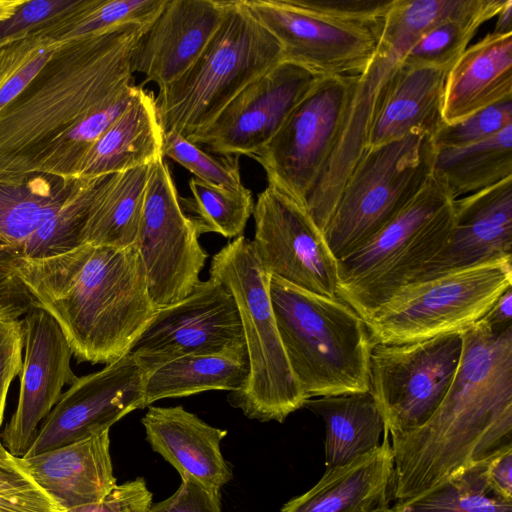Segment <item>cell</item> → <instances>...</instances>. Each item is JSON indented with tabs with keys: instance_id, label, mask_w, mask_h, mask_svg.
Instances as JSON below:
<instances>
[{
	"instance_id": "cell-48",
	"label": "cell",
	"mask_w": 512,
	"mask_h": 512,
	"mask_svg": "<svg viewBox=\"0 0 512 512\" xmlns=\"http://www.w3.org/2000/svg\"><path fill=\"white\" fill-rule=\"evenodd\" d=\"M486 480L493 494L505 500H512V446L489 458Z\"/></svg>"
},
{
	"instance_id": "cell-51",
	"label": "cell",
	"mask_w": 512,
	"mask_h": 512,
	"mask_svg": "<svg viewBox=\"0 0 512 512\" xmlns=\"http://www.w3.org/2000/svg\"><path fill=\"white\" fill-rule=\"evenodd\" d=\"M27 0H0V21L14 16Z\"/></svg>"
},
{
	"instance_id": "cell-13",
	"label": "cell",
	"mask_w": 512,
	"mask_h": 512,
	"mask_svg": "<svg viewBox=\"0 0 512 512\" xmlns=\"http://www.w3.org/2000/svg\"><path fill=\"white\" fill-rule=\"evenodd\" d=\"M180 203L163 156L150 165L136 247L157 309L186 298L201 281L208 254Z\"/></svg>"
},
{
	"instance_id": "cell-38",
	"label": "cell",
	"mask_w": 512,
	"mask_h": 512,
	"mask_svg": "<svg viewBox=\"0 0 512 512\" xmlns=\"http://www.w3.org/2000/svg\"><path fill=\"white\" fill-rule=\"evenodd\" d=\"M61 43L30 35L0 48V110L28 86Z\"/></svg>"
},
{
	"instance_id": "cell-33",
	"label": "cell",
	"mask_w": 512,
	"mask_h": 512,
	"mask_svg": "<svg viewBox=\"0 0 512 512\" xmlns=\"http://www.w3.org/2000/svg\"><path fill=\"white\" fill-rule=\"evenodd\" d=\"M165 1L77 0L72 7L40 25L34 35L65 42L128 23L150 25Z\"/></svg>"
},
{
	"instance_id": "cell-50",
	"label": "cell",
	"mask_w": 512,
	"mask_h": 512,
	"mask_svg": "<svg viewBox=\"0 0 512 512\" xmlns=\"http://www.w3.org/2000/svg\"><path fill=\"white\" fill-rule=\"evenodd\" d=\"M496 17V25L492 33L501 35L512 34V0H506Z\"/></svg>"
},
{
	"instance_id": "cell-24",
	"label": "cell",
	"mask_w": 512,
	"mask_h": 512,
	"mask_svg": "<svg viewBox=\"0 0 512 512\" xmlns=\"http://www.w3.org/2000/svg\"><path fill=\"white\" fill-rule=\"evenodd\" d=\"M20 466L65 512L100 501L117 484L109 431L31 457Z\"/></svg>"
},
{
	"instance_id": "cell-36",
	"label": "cell",
	"mask_w": 512,
	"mask_h": 512,
	"mask_svg": "<svg viewBox=\"0 0 512 512\" xmlns=\"http://www.w3.org/2000/svg\"><path fill=\"white\" fill-rule=\"evenodd\" d=\"M188 184L192 197L180 198V203L199 235L218 233L234 239L242 236L255 204L248 188L227 189L195 177Z\"/></svg>"
},
{
	"instance_id": "cell-43",
	"label": "cell",
	"mask_w": 512,
	"mask_h": 512,
	"mask_svg": "<svg viewBox=\"0 0 512 512\" xmlns=\"http://www.w3.org/2000/svg\"><path fill=\"white\" fill-rule=\"evenodd\" d=\"M77 0H27L11 18L0 21V48L30 35L45 21L72 7Z\"/></svg>"
},
{
	"instance_id": "cell-15",
	"label": "cell",
	"mask_w": 512,
	"mask_h": 512,
	"mask_svg": "<svg viewBox=\"0 0 512 512\" xmlns=\"http://www.w3.org/2000/svg\"><path fill=\"white\" fill-rule=\"evenodd\" d=\"M252 215L256 254L271 276L337 297L338 260L306 204L268 183L258 194Z\"/></svg>"
},
{
	"instance_id": "cell-28",
	"label": "cell",
	"mask_w": 512,
	"mask_h": 512,
	"mask_svg": "<svg viewBox=\"0 0 512 512\" xmlns=\"http://www.w3.org/2000/svg\"><path fill=\"white\" fill-rule=\"evenodd\" d=\"M163 133L155 96L139 86L133 101L84 156L77 177L112 175L152 164L163 156Z\"/></svg>"
},
{
	"instance_id": "cell-46",
	"label": "cell",
	"mask_w": 512,
	"mask_h": 512,
	"mask_svg": "<svg viewBox=\"0 0 512 512\" xmlns=\"http://www.w3.org/2000/svg\"><path fill=\"white\" fill-rule=\"evenodd\" d=\"M23 336L19 319H0V426L9 386L20 375L23 358Z\"/></svg>"
},
{
	"instance_id": "cell-11",
	"label": "cell",
	"mask_w": 512,
	"mask_h": 512,
	"mask_svg": "<svg viewBox=\"0 0 512 512\" xmlns=\"http://www.w3.org/2000/svg\"><path fill=\"white\" fill-rule=\"evenodd\" d=\"M106 176L0 177V243L21 259L51 257L82 245L91 201Z\"/></svg>"
},
{
	"instance_id": "cell-52",
	"label": "cell",
	"mask_w": 512,
	"mask_h": 512,
	"mask_svg": "<svg viewBox=\"0 0 512 512\" xmlns=\"http://www.w3.org/2000/svg\"><path fill=\"white\" fill-rule=\"evenodd\" d=\"M15 459V456L11 455L10 452L5 448L0 440V463L10 462Z\"/></svg>"
},
{
	"instance_id": "cell-49",
	"label": "cell",
	"mask_w": 512,
	"mask_h": 512,
	"mask_svg": "<svg viewBox=\"0 0 512 512\" xmlns=\"http://www.w3.org/2000/svg\"><path fill=\"white\" fill-rule=\"evenodd\" d=\"M481 320L494 331H503L512 327V287L497 299Z\"/></svg>"
},
{
	"instance_id": "cell-22",
	"label": "cell",
	"mask_w": 512,
	"mask_h": 512,
	"mask_svg": "<svg viewBox=\"0 0 512 512\" xmlns=\"http://www.w3.org/2000/svg\"><path fill=\"white\" fill-rule=\"evenodd\" d=\"M511 252L512 177L454 199L449 238L419 279L495 259L512 258Z\"/></svg>"
},
{
	"instance_id": "cell-2",
	"label": "cell",
	"mask_w": 512,
	"mask_h": 512,
	"mask_svg": "<svg viewBox=\"0 0 512 512\" xmlns=\"http://www.w3.org/2000/svg\"><path fill=\"white\" fill-rule=\"evenodd\" d=\"M16 270L78 362L107 365L127 355L157 310L136 245L82 244L42 259L18 258Z\"/></svg>"
},
{
	"instance_id": "cell-6",
	"label": "cell",
	"mask_w": 512,
	"mask_h": 512,
	"mask_svg": "<svg viewBox=\"0 0 512 512\" xmlns=\"http://www.w3.org/2000/svg\"><path fill=\"white\" fill-rule=\"evenodd\" d=\"M209 275L234 297L249 358L247 382L230 392L228 401L249 419L283 423L308 397L288 362L270 298L271 275L253 241L243 235L233 239L212 257Z\"/></svg>"
},
{
	"instance_id": "cell-8",
	"label": "cell",
	"mask_w": 512,
	"mask_h": 512,
	"mask_svg": "<svg viewBox=\"0 0 512 512\" xmlns=\"http://www.w3.org/2000/svg\"><path fill=\"white\" fill-rule=\"evenodd\" d=\"M435 153L433 136L426 133L364 150L323 232L337 260L371 238L425 187Z\"/></svg>"
},
{
	"instance_id": "cell-5",
	"label": "cell",
	"mask_w": 512,
	"mask_h": 512,
	"mask_svg": "<svg viewBox=\"0 0 512 512\" xmlns=\"http://www.w3.org/2000/svg\"><path fill=\"white\" fill-rule=\"evenodd\" d=\"M283 59L277 39L243 0H230L216 33L193 65L159 89L156 109L163 132L188 141L205 130L251 82Z\"/></svg>"
},
{
	"instance_id": "cell-1",
	"label": "cell",
	"mask_w": 512,
	"mask_h": 512,
	"mask_svg": "<svg viewBox=\"0 0 512 512\" xmlns=\"http://www.w3.org/2000/svg\"><path fill=\"white\" fill-rule=\"evenodd\" d=\"M461 334L460 363L437 410L390 436L396 503L512 446V327L494 331L480 320Z\"/></svg>"
},
{
	"instance_id": "cell-23",
	"label": "cell",
	"mask_w": 512,
	"mask_h": 512,
	"mask_svg": "<svg viewBox=\"0 0 512 512\" xmlns=\"http://www.w3.org/2000/svg\"><path fill=\"white\" fill-rule=\"evenodd\" d=\"M372 451L342 465L327 467L307 492L280 512H394L395 467L390 435Z\"/></svg>"
},
{
	"instance_id": "cell-39",
	"label": "cell",
	"mask_w": 512,
	"mask_h": 512,
	"mask_svg": "<svg viewBox=\"0 0 512 512\" xmlns=\"http://www.w3.org/2000/svg\"><path fill=\"white\" fill-rule=\"evenodd\" d=\"M162 153L202 182L233 190L244 187L238 156H213L174 131L163 133Z\"/></svg>"
},
{
	"instance_id": "cell-26",
	"label": "cell",
	"mask_w": 512,
	"mask_h": 512,
	"mask_svg": "<svg viewBox=\"0 0 512 512\" xmlns=\"http://www.w3.org/2000/svg\"><path fill=\"white\" fill-rule=\"evenodd\" d=\"M449 70L401 62L377 108L367 147L395 141L411 133L434 136L445 124L443 104Z\"/></svg>"
},
{
	"instance_id": "cell-16",
	"label": "cell",
	"mask_w": 512,
	"mask_h": 512,
	"mask_svg": "<svg viewBox=\"0 0 512 512\" xmlns=\"http://www.w3.org/2000/svg\"><path fill=\"white\" fill-rule=\"evenodd\" d=\"M243 343L234 297L209 277L186 298L157 309L128 354L148 375L177 358L217 353Z\"/></svg>"
},
{
	"instance_id": "cell-14",
	"label": "cell",
	"mask_w": 512,
	"mask_h": 512,
	"mask_svg": "<svg viewBox=\"0 0 512 512\" xmlns=\"http://www.w3.org/2000/svg\"><path fill=\"white\" fill-rule=\"evenodd\" d=\"M354 77H322L253 158L268 183L306 204L331 153Z\"/></svg>"
},
{
	"instance_id": "cell-40",
	"label": "cell",
	"mask_w": 512,
	"mask_h": 512,
	"mask_svg": "<svg viewBox=\"0 0 512 512\" xmlns=\"http://www.w3.org/2000/svg\"><path fill=\"white\" fill-rule=\"evenodd\" d=\"M512 126V99L483 108L451 124H444L433 136L436 148L471 145Z\"/></svg>"
},
{
	"instance_id": "cell-12",
	"label": "cell",
	"mask_w": 512,
	"mask_h": 512,
	"mask_svg": "<svg viewBox=\"0 0 512 512\" xmlns=\"http://www.w3.org/2000/svg\"><path fill=\"white\" fill-rule=\"evenodd\" d=\"M461 332L403 344H373L369 392L390 436L411 432L434 414L460 363Z\"/></svg>"
},
{
	"instance_id": "cell-3",
	"label": "cell",
	"mask_w": 512,
	"mask_h": 512,
	"mask_svg": "<svg viewBox=\"0 0 512 512\" xmlns=\"http://www.w3.org/2000/svg\"><path fill=\"white\" fill-rule=\"evenodd\" d=\"M149 25L128 23L62 42L28 86L0 110V177L38 173L95 107L133 83L131 56Z\"/></svg>"
},
{
	"instance_id": "cell-17",
	"label": "cell",
	"mask_w": 512,
	"mask_h": 512,
	"mask_svg": "<svg viewBox=\"0 0 512 512\" xmlns=\"http://www.w3.org/2000/svg\"><path fill=\"white\" fill-rule=\"evenodd\" d=\"M243 1L281 45L282 60L320 77L362 74L373 58L384 24L337 21L296 8L286 0Z\"/></svg>"
},
{
	"instance_id": "cell-42",
	"label": "cell",
	"mask_w": 512,
	"mask_h": 512,
	"mask_svg": "<svg viewBox=\"0 0 512 512\" xmlns=\"http://www.w3.org/2000/svg\"><path fill=\"white\" fill-rule=\"evenodd\" d=\"M290 5L337 21L381 24L394 0H286Z\"/></svg>"
},
{
	"instance_id": "cell-4",
	"label": "cell",
	"mask_w": 512,
	"mask_h": 512,
	"mask_svg": "<svg viewBox=\"0 0 512 512\" xmlns=\"http://www.w3.org/2000/svg\"><path fill=\"white\" fill-rule=\"evenodd\" d=\"M280 338L308 399L369 392L373 344L365 320L338 297L270 277Z\"/></svg>"
},
{
	"instance_id": "cell-9",
	"label": "cell",
	"mask_w": 512,
	"mask_h": 512,
	"mask_svg": "<svg viewBox=\"0 0 512 512\" xmlns=\"http://www.w3.org/2000/svg\"><path fill=\"white\" fill-rule=\"evenodd\" d=\"M511 260L495 259L404 285L365 321L371 343H411L473 326L512 287Z\"/></svg>"
},
{
	"instance_id": "cell-18",
	"label": "cell",
	"mask_w": 512,
	"mask_h": 512,
	"mask_svg": "<svg viewBox=\"0 0 512 512\" xmlns=\"http://www.w3.org/2000/svg\"><path fill=\"white\" fill-rule=\"evenodd\" d=\"M146 373L127 354L101 370L78 377L42 421L23 457H31L109 431L144 407Z\"/></svg>"
},
{
	"instance_id": "cell-30",
	"label": "cell",
	"mask_w": 512,
	"mask_h": 512,
	"mask_svg": "<svg viewBox=\"0 0 512 512\" xmlns=\"http://www.w3.org/2000/svg\"><path fill=\"white\" fill-rule=\"evenodd\" d=\"M150 165L104 178L91 201L82 244L116 248L135 245Z\"/></svg>"
},
{
	"instance_id": "cell-35",
	"label": "cell",
	"mask_w": 512,
	"mask_h": 512,
	"mask_svg": "<svg viewBox=\"0 0 512 512\" xmlns=\"http://www.w3.org/2000/svg\"><path fill=\"white\" fill-rule=\"evenodd\" d=\"M489 458L472 464L425 492L395 503L394 512H512V500L493 494L486 480Z\"/></svg>"
},
{
	"instance_id": "cell-44",
	"label": "cell",
	"mask_w": 512,
	"mask_h": 512,
	"mask_svg": "<svg viewBox=\"0 0 512 512\" xmlns=\"http://www.w3.org/2000/svg\"><path fill=\"white\" fill-rule=\"evenodd\" d=\"M18 256L0 243V319H19L35 303L16 270Z\"/></svg>"
},
{
	"instance_id": "cell-21",
	"label": "cell",
	"mask_w": 512,
	"mask_h": 512,
	"mask_svg": "<svg viewBox=\"0 0 512 512\" xmlns=\"http://www.w3.org/2000/svg\"><path fill=\"white\" fill-rule=\"evenodd\" d=\"M230 1L166 0L145 29L131 56L132 73L158 89L181 77L204 51Z\"/></svg>"
},
{
	"instance_id": "cell-29",
	"label": "cell",
	"mask_w": 512,
	"mask_h": 512,
	"mask_svg": "<svg viewBox=\"0 0 512 512\" xmlns=\"http://www.w3.org/2000/svg\"><path fill=\"white\" fill-rule=\"evenodd\" d=\"M249 371L245 343L217 353L177 358L146 376L144 407L161 399L209 390L239 391L245 386Z\"/></svg>"
},
{
	"instance_id": "cell-7",
	"label": "cell",
	"mask_w": 512,
	"mask_h": 512,
	"mask_svg": "<svg viewBox=\"0 0 512 512\" xmlns=\"http://www.w3.org/2000/svg\"><path fill=\"white\" fill-rule=\"evenodd\" d=\"M453 201L432 175L391 221L338 259L336 296L369 320L398 289L419 279L442 250L453 227Z\"/></svg>"
},
{
	"instance_id": "cell-19",
	"label": "cell",
	"mask_w": 512,
	"mask_h": 512,
	"mask_svg": "<svg viewBox=\"0 0 512 512\" xmlns=\"http://www.w3.org/2000/svg\"><path fill=\"white\" fill-rule=\"evenodd\" d=\"M320 78L282 60L247 85L190 142L205 145L217 155L251 157L274 137Z\"/></svg>"
},
{
	"instance_id": "cell-32",
	"label": "cell",
	"mask_w": 512,
	"mask_h": 512,
	"mask_svg": "<svg viewBox=\"0 0 512 512\" xmlns=\"http://www.w3.org/2000/svg\"><path fill=\"white\" fill-rule=\"evenodd\" d=\"M433 175L454 199L512 177V126L471 145L436 148Z\"/></svg>"
},
{
	"instance_id": "cell-25",
	"label": "cell",
	"mask_w": 512,
	"mask_h": 512,
	"mask_svg": "<svg viewBox=\"0 0 512 512\" xmlns=\"http://www.w3.org/2000/svg\"><path fill=\"white\" fill-rule=\"evenodd\" d=\"M146 439L179 473L220 489L232 478L221 441L228 431L213 427L182 406H148L141 419Z\"/></svg>"
},
{
	"instance_id": "cell-34",
	"label": "cell",
	"mask_w": 512,
	"mask_h": 512,
	"mask_svg": "<svg viewBox=\"0 0 512 512\" xmlns=\"http://www.w3.org/2000/svg\"><path fill=\"white\" fill-rule=\"evenodd\" d=\"M506 0H469L460 11L422 34L405 54L409 66L451 68L479 27L496 17Z\"/></svg>"
},
{
	"instance_id": "cell-27",
	"label": "cell",
	"mask_w": 512,
	"mask_h": 512,
	"mask_svg": "<svg viewBox=\"0 0 512 512\" xmlns=\"http://www.w3.org/2000/svg\"><path fill=\"white\" fill-rule=\"evenodd\" d=\"M512 99V34L489 33L450 68L443 104L445 124Z\"/></svg>"
},
{
	"instance_id": "cell-10",
	"label": "cell",
	"mask_w": 512,
	"mask_h": 512,
	"mask_svg": "<svg viewBox=\"0 0 512 512\" xmlns=\"http://www.w3.org/2000/svg\"><path fill=\"white\" fill-rule=\"evenodd\" d=\"M432 26V15L422 2L394 0L373 58L365 71L354 77L331 153L306 199L307 209L322 231L367 147L373 118L393 74L410 47Z\"/></svg>"
},
{
	"instance_id": "cell-45",
	"label": "cell",
	"mask_w": 512,
	"mask_h": 512,
	"mask_svg": "<svg viewBox=\"0 0 512 512\" xmlns=\"http://www.w3.org/2000/svg\"><path fill=\"white\" fill-rule=\"evenodd\" d=\"M149 512H222L220 489L191 476L182 477L178 489L167 499L152 504Z\"/></svg>"
},
{
	"instance_id": "cell-41",
	"label": "cell",
	"mask_w": 512,
	"mask_h": 512,
	"mask_svg": "<svg viewBox=\"0 0 512 512\" xmlns=\"http://www.w3.org/2000/svg\"><path fill=\"white\" fill-rule=\"evenodd\" d=\"M0 463V512H65L20 466Z\"/></svg>"
},
{
	"instance_id": "cell-37",
	"label": "cell",
	"mask_w": 512,
	"mask_h": 512,
	"mask_svg": "<svg viewBox=\"0 0 512 512\" xmlns=\"http://www.w3.org/2000/svg\"><path fill=\"white\" fill-rule=\"evenodd\" d=\"M138 88L134 83L129 84L95 107L56 145L38 173L77 177L84 156L133 101Z\"/></svg>"
},
{
	"instance_id": "cell-47",
	"label": "cell",
	"mask_w": 512,
	"mask_h": 512,
	"mask_svg": "<svg viewBox=\"0 0 512 512\" xmlns=\"http://www.w3.org/2000/svg\"><path fill=\"white\" fill-rule=\"evenodd\" d=\"M152 493L143 478L116 485L100 501L72 508L66 512H149Z\"/></svg>"
},
{
	"instance_id": "cell-31",
	"label": "cell",
	"mask_w": 512,
	"mask_h": 512,
	"mask_svg": "<svg viewBox=\"0 0 512 512\" xmlns=\"http://www.w3.org/2000/svg\"><path fill=\"white\" fill-rule=\"evenodd\" d=\"M303 407L323 419L327 467L346 464L381 444L385 423L370 392L310 398Z\"/></svg>"
},
{
	"instance_id": "cell-20",
	"label": "cell",
	"mask_w": 512,
	"mask_h": 512,
	"mask_svg": "<svg viewBox=\"0 0 512 512\" xmlns=\"http://www.w3.org/2000/svg\"><path fill=\"white\" fill-rule=\"evenodd\" d=\"M24 360L17 408L0 437L15 457L31 446L38 425L77 376L70 365L72 349L55 319L37 302L20 320Z\"/></svg>"
}]
</instances>
